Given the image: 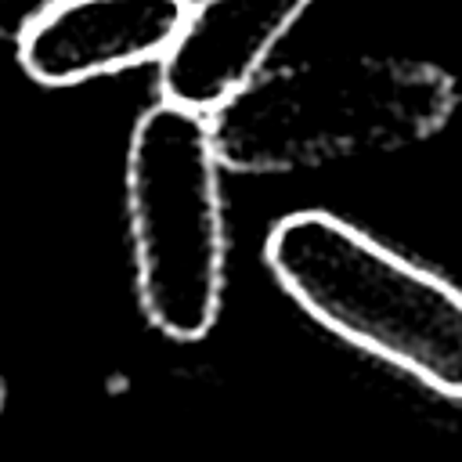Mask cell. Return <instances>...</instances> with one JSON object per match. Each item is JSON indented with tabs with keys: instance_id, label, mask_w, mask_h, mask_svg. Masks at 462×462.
<instances>
[{
	"instance_id": "7a4b0ae2",
	"label": "cell",
	"mask_w": 462,
	"mask_h": 462,
	"mask_svg": "<svg viewBox=\"0 0 462 462\" xmlns=\"http://www.w3.org/2000/svg\"><path fill=\"white\" fill-rule=\"evenodd\" d=\"M263 260L321 328L462 401V289L455 282L328 209L282 217Z\"/></svg>"
},
{
	"instance_id": "6da1fadb",
	"label": "cell",
	"mask_w": 462,
	"mask_h": 462,
	"mask_svg": "<svg viewBox=\"0 0 462 462\" xmlns=\"http://www.w3.org/2000/svg\"><path fill=\"white\" fill-rule=\"evenodd\" d=\"M455 105V79L430 61L339 54L267 65L209 123L224 170L260 177L419 144Z\"/></svg>"
},
{
	"instance_id": "3957f363",
	"label": "cell",
	"mask_w": 462,
	"mask_h": 462,
	"mask_svg": "<svg viewBox=\"0 0 462 462\" xmlns=\"http://www.w3.org/2000/svg\"><path fill=\"white\" fill-rule=\"evenodd\" d=\"M224 162L206 112L155 101L126 144V217L144 318L170 339L213 332L227 285Z\"/></svg>"
},
{
	"instance_id": "5b68a950",
	"label": "cell",
	"mask_w": 462,
	"mask_h": 462,
	"mask_svg": "<svg viewBox=\"0 0 462 462\" xmlns=\"http://www.w3.org/2000/svg\"><path fill=\"white\" fill-rule=\"evenodd\" d=\"M314 0H191L188 18L159 61L162 101L217 112L267 69L282 36Z\"/></svg>"
},
{
	"instance_id": "8992f818",
	"label": "cell",
	"mask_w": 462,
	"mask_h": 462,
	"mask_svg": "<svg viewBox=\"0 0 462 462\" xmlns=\"http://www.w3.org/2000/svg\"><path fill=\"white\" fill-rule=\"evenodd\" d=\"M0 411H4V383H0Z\"/></svg>"
},
{
	"instance_id": "277c9868",
	"label": "cell",
	"mask_w": 462,
	"mask_h": 462,
	"mask_svg": "<svg viewBox=\"0 0 462 462\" xmlns=\"http://www.w3.org/2000/svg\"><path fill=\"white\" fill-rule=\"evenodd\" d=\"M191 0H58L18 40V61L43 87L162 61Z\"/></svg>"
}]
</instances>
